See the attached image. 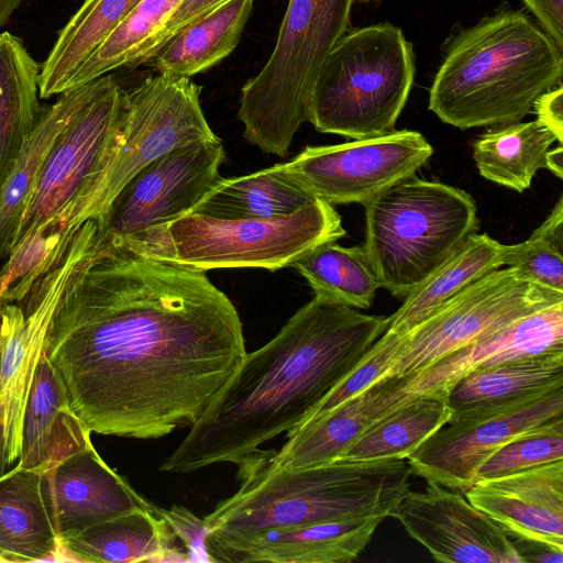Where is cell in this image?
<instances>
[{"label":"cell","instance_id":"cell-1","mask_svg":"<svg viewBox=\"0 0 563 563\" xmlns=\"http://www.w3.org/2000/svg\"><path fill=\"white\" fill-rule=\"evenodd\" d=\"M246 353L239 313L206 272L97 234L44 344L91 433L143 440L192 427Z\"/></svg>","mask_w":563,"mask_h":563},{"label":"cell","instance_id":"cell-2","mask_svg":"<svg viewBox=\"0 0 563 563\" xmlns=\"http://www.w3.org/2000/svg\"><path fill=\"white\" fill-rule=\"evenodd\" d=\"M388 319L314 296L262 347L246 353L210 409L159 470L239 465L303 423L386 331Z\"/></svg>","mask_w":563,"mask_h":563},{"label":"cell","instance_id":"cell-3","mask_svg":"<svg viewBox=\"0 0 563 563\" xmlns=\"http://www.w3.org/2000/svg\"><path fill=\"white\" fill-rule=\"evenodd\" d=\"M562 76L563 49L526 13L501 8L451 37L429 109L461 130L520 122Z\"/></svg>","mask_w":563,"mask_h":563},{"label":"cell","instance_id":"cell-4","mask_svg":"<svg viewBox=\"0 0 563 563\" xmlns=\"http://www.w3.org/2000/svg\"><path fill=\"white\" fill-rule=\"evenodd\" d=\"M405 460L344 461L268 470L250 456L239 464L240 488L203 520L210 532L245 536L329 521L386 519L410 490Z\"/></svg>","mask_w":563,"mask_h":563},{"label":"cell","instance_id":"cell-5","mask_svg":"<svg viewBox=\"0 0 563 563\" xmlns=\"http://www.w3.org/2000/svg\"><path fill=\"white\" fill-rule=\"evenodd\" d=\"M332 205L319 199L272 219H221L189 213L115 242L151 258L208 272L278 271L316 247L345 235Z\"/></svg>","mask_w":563,"mask_h":563},{"label":"cell","instance_id":"cell-6","mask_svg":"<svg viewBox=\"0 0 563 563\" xmlns=\"http://www.w3.org/2000/svg\"><path fill=\"white\" fill-rule=\"evenodd\" d=\"M362 245L379 288L405 298L479 229L463 189L411 176L364 205Z\"/></svg>","mask_w":563,"mask_h":563},{"label":"cell","instance_id":"cell-7","mask_svg":"<svg viewBox=\"0 0 563 563\" xmlns=\"http://www.w3.org/2000/svg\"><path fill=\"white\" fill-rule=\"evenodd\" d=\"M415 74L412 45L400 27L380 22L349 30L320 68L308 121L321 133L353 140L390 133Z\"/></svg>","mask_w":563,"mask_h":563},{"label":"cell","instance_id":"cell-8","mask_svg":"<svg viewBox=\"0 0 563 563\" xmlns=\"http://www.w3.org/2000/svg\"><path fill=\"white\" fill-rule=\"evenodd\" d=\"M353 2L288 0L269 58L241 89L238 118L247 142L267 154H288L298 129L309 120L320 68L350 30Z\"/></svg>","mask_w":563,"mask_h":563},{"label":"cell","instance_id":"cell-9","mask_svg":"<svg viewBox=\"0 0 563 563\" xmlns=\"http://www.w3.org/2000/svg\"><path fill=\"white\" fill-rule=\"evenodd\" d=\"M82 88L78 107L43 164L13 246L41 225L70 239L78 229L77 213L113 159L121 141L125 90L110 73Z\"/></svg>","mask_w":563,"mask_h":563},{"label":"cell","instance_id":"cell-10","mask_svg":"<svg viewBox=\"0 0 563 563\" xmlns=\"http://www.w3.org/2000/svg\"><path fill=\"white\" fill-rule=\"evenodd\" d=\"M563 301V294L539 286L504 266L455 294L408 331L386 377L407 376L508 324Z\"/></svg>","mask_w":563,"mask_h":563},{"label":"cell","instance_id":"cell-11","mask_svg":"<svg viewBox=\"0 0 563 563\" xmlns=\"http://www.w3.org/2000/svg\"><path fill=\"white\" fill-rule=\"evenodd\" d=\"M200 92L190 78L167 74L150 76L125 91L121 141L79 211L81 223L99 219L122 187L154 159L190 143L219 139L202 112Z\"/></svg>","mask_w":563,"mask_h":563},{"label":"cell","instance_id":"cell-12","mask_svg":"<svg viewBox=\"0 0 563 563\" xmlns=\"http://www.w3.org/2000/svg\"><path fill=\"white\" fill-rule=\"evenodd\" d=\"M97 228L93 219L84 222L66 252L26 297L0 308V407L7 465L20 456L26 400L52 317L70 276L93 249Z\"/></svg>","mask_w":563,"mask_h":563},{"label":"cell","instance_id":"cell-13","mask_svg":"<svg viewBox=\"0 0 563 563\" xmlns=\"http://www.w3.org/2000/svg\"><path fill=\"white\" fill-rule=\"evenodd\" d=\"M563 417V387L452 413L407 460L412 474L465 492L479 467L517 435Z\"/></svg>","mask_w":563,"mask_h":563},{"label":"cell","instance_id":"cell-14","mask_svg":"<svg viewBox=\"0 0 563 563\" xmlns=\"http://www.w3.org/2000/svg\"><path fill=\"white\" fill-rule=\"evenodd\" d=\"M432 153L421 133L394 130L376 137L307 146L283 167L313 196L332 206L365 205L415 176Z\"/></svg>","mask_w":563,"mask_h":563},{"label":"cell","instance_id":"cell-15","mask_svg":"<svg viewBox=\"0 0 563 563\" xmlns=\"http://www.w3.org/2000/svg\"><path fill=\"white\" fill-rule=\"evenodd\" d=\"M220 139L177 147L140 169L97 219V236L119 241L186 216L219 184Z\"/></svg>","mask_w":563,"mask_h":563},{"label":"cell","instance_id":"cell-16","mask_svg":"<svg viewBox=\"0 0 563 563\" xmlns=\"http://www.w3.org/2000/svg\"><path fill=\"white\" fill-rule=\"evenodd\" d=\"M408 490L389 517L439 562L521 563L510 536L467 498L433 482Z\"/></svg>","mask_w":563,"mask_h":563},{"label":"cell","instance_id":"cell-17","mask_svg":"<svg viewBox=\"0 0 563 563\" xmlns=\"http://www.w3.org/2000/svg\"><path fill=\"white\" fill-rule=\"evenodd\" d=\"M42 494L58 537L129 512L158 509L114 472L92 443L43 472Z\"/></svg>","mask_w":563,"mask_h":563},{"label":"cell","instance_id":"cell-18","mask_svg":"<svg viewBox=\"0 0 563 563\" xmlns=\"http://www.w3.org/2000/svg\"><path fill=\"white\" fill-rule=\"evenodd\" d=\"M383 518L266 529L245 536L208 532L210 562L345 563L371 541Z\"/></svg>","mask_w":563,"mask_h":563},{"label":"cell","instance_id":"cell-19","mask_svg":"<svg viewBox=\"0 0 563 563\" xmlns=\"http://www.w3.org/2000/svg\"><path fill=\"white\" fill-rule=\"evenodd\" d=\"M465 494L510 537L563 549V460L478 479Z\"/></svg>","mask_w":563,"mask_h":563},{"label":"cell","instance_id":"cell-20","mask_svg":"<svg viewBox=\"0 0 563 563\" xmlns=\"http://www.w3.org/2000/svg\"><path fill=\"white\" fill-rule=\"evenodd\" d=\"M561 347L563 301L518 319L413 374L401 376L404 402L420 396L446 400L451 387L476 368Z\"/></svg>","mask_w":563,"mask_h":563},{"label":"cell","instance_id":"cell-21","mask_svg":"<svg viewBox=\"0 0 563 563\" xmlns=\"http://www.w3.org/2000/svg\"><path fill=\"white\" fill-rule=\"evenodd\" d=\"M400 376L375 383L327 415L287 432L278 452L253 457L268 470L302 468L339 460L375 421L400 405Z\"/></svg>","mask_w":563,"mask_h":563},{"label":"cell","instance_id":"cell-22","mask_svg":"<svg viewBox=\"0 0 563 563\" xmlns=\"http://www.w3.org/2000/svg\"><path fill=\"white\" fill-rule=\"evenodd\" d=\"M90 434L74 411L60 375L43 354L26 400L18 464L45 472L91 443Z\"/></svg>","mask_w":563,"mask_h":563},{"label":"cell","instance_id":"cell-23","mask_svg":"<svg viewBox=\"0 0 563 563\" xmlns=\"http://www.w3.org/2000/svg\"><path fill=\"white\" fill-rule=\"evenodd\" d=\"M158 509L129 512L60 536L57 560L63 554V561L90 563L188 562Z\"/></svg>","mask_w":563,"mask_h":563},{"label":"cell","instance_id":"cell-24","mask_svg":"<svg viewBox=\"0 0 563 563\" xmlns=\"http://www.w3.org/2000/svg\"><path fill=\"white\" fill-rule=\"evenodd\" d=\"M255 0H229L192 20L148 54L140 65L157 74L190 78L228 57L242 38Z\"/></svg>","mask_w":563,"mask_h":563},{"label":"cell","instance_id":"cell-25","mask_svg":"<svg viewBox=\"0 0 563 563\" xmlns=\"http://www.w3.org/2000/svg\"><path fill=\"white\" fill-rule=\"evenodd\" d=\"M42 474L18 464L0 476L2 562L57 561L60 543L44 503Z\"/></svg>","mask_w":563,"mask_h":563},{"label":"cell","instance_id":"cell-26","mask_svg":"<svg viewBox=\"0 0 563 563\" xmlns=\"http://www.w3.org/2000/svg\"><path fill=\"white\" fill-rule=\"evenodd\" d=\"M563 387V347L476 368L449 390L452 413Z\"/></svg>","mask_w":563,"mask_h":563},{"label":"cell","instance_id":"cell-27","mask_svg":"<svg viewBox=\"0 0 563 563\" xmlns=\"http://www.w3.org/2000/svg\"><path fill=\"white\" fill-rule=\"evenodd\" d=\"M40 70L20 37L0 33V191L41 109Z\"/></svg>","mask_w":563,"mask_h":563},{"label":"cell","instance_id":"cell-28","mask_svg":"<svg viewBox=\"0 0 563 563\" xmlns=\"http://www.w3.org/2000/svg\"><path fill=\"white\" fill-rule=\"evenodd\" d=\"M505 244L477 232L468 235L454 253L411 290L402 305L387 317L385 332L400 334L427 314L489 273L504 267Z\"/></svg>","mask_w":563,"mask_h":563},{"label":"cell","instance_id":"cell-29","mask_svg":"<svg viewBox=\"0 0 563 563\" xmlns=\"http://www.w3.org/2000/svg\"><path fill=\"white\" fill-rule=\"evenodd\" d=\"M318 200L283 164H276L245 176L221 178L190 213L221 219H272L291 214Z\"/></svg>","mask_w":563,"mask_h":563},{"label":"cell","instance_id":"cell-30","mask_svg":"<svg viewBox=\"0 0 563 563\" xmlns=\"http://www.w3.org/2000/svg\"><path fill=\"white\" fill-rule=\"evenodd\" d=\"M82 85L41 106L35 125L0 191V258L9 255L43 164L82 97Z\"/></svg>","mask_w":563,"mask_h":563},{"label":"cell","instance_id":"cell-31","mask_svg":"<svg viewBox=\"0 0 563 563\" xmlns=\"http://www.w3.org/2000/svg\"><path fill=\"white\" fill-rule=\"evenodd\" d=\"M140 0H85L58 32L41 65L38 95L49 98L67 90L76 71Z\"/></svg>","mask_w":563,"mask_h":563},{"label":"cell","instance_id":"cell-32","mask_svg":"<svg viewBox=\"0 0 563 563\" xmlns=\"http://www.w3.org/2000/svg\"><path fill=\"white\" fill-rule=\"evenodd\" d=\"M556 141L538 120L515 122L488 130L473 144L481 176L509 189H529L536 173L545 168L547 154Z\"/></svg>","mask_w":563,"mask_h":563},{"label":"cell","instance_id":"cell-33","mask_svg":"<svg viewBox=\"0 0 563 563\" xmlns=\"http://www.w3.org/2000/svg\"><path fill=\"white\" fill-rule=\"evenodd\" d=\"M452 416L446 400L420 396L397 406L368 427L339 460H405Z\"/></svg>","mask_w":563,"mask_h":563},{"label":"cell","instance_id":"cell-34","mask_svg":"<svg viewBox=\"0 0 563 563\" xmlns=\"http://www.w3.org/2000/svg\"><path fill=\"white\" fill-rule=\"evenodd\" d=\"M292 266L308 282L314 296L354 309H368L379 288L362 246L324 243Z\"/></svg>","mask_w":563,"mask_h":563},{"label":"cell","instance_id":"cell-35","mask_svg":"<svg viewBox=\"0 0 563 563\" xmlns=\"http://www.w3.org/2000/svg\"><path fill=\"white\" fill-rule=\"evenodd\" d=\"M181 0H140L76 71L68 89L121 67H136Z\"/></svg>","mask_w":563,"mask_h":563},{"label":"cell","instance_id":"cell-36","mask_svg":"<svg viewBox=\"0 0 563 563\" xmlns=\"http://www.w3.org/2000/svg\"><path fill=\"white\" fill-rule=\"evenodd\" d=\"M504 266L539 286L563 294V197L523 242L505 244Z\"/></svg>","mask_w":563,"mask_h":563},{"label":"cell","instance_id":"cell-37","mask_svg":"<svg viewBox=\"0 0 563 563\" xmlns=\"http://www.w3.org/2000/svg\"><path fill=\"white\" fill-rule=\"evenodd\" d=\"M561 460L563 417L539 424L507 442L479 467L476 481L510 475Z\"/></svg>","mask_w":563,"mask_h":563},{"label":"cell","instance_id":"cell-38","mask_svg":"<svg viewBox=\"0 0 563 563\" xmlns=\"http://www.w3.org/2000/svg\"><path fill=\"white\" fill-rule=\"evenodd\" d=\"M399 340V334L384 332L363 358L324 397L303 423L317 420L358 396L375 383L385 379L398 349Z\"/></svg>","mask_w":563,"mask_h":563},{"label":"cell","instance_id":"cell-39","mask_svg":"<svg viewBox=\"0 0 563 563\" xmlns=\"http://www.w3.org/2000/svg\"><path fill=\"white\" fill-rule=\"evenodd\" d=\"M158 512L184 543L188 562H210L206 549V537L209 529L203 518L197 517L179 505H174L169 509L159 508Z\"/></svg>","mask_w":563,"mask_h":563},{"label":"cell","instance_id":"cell-40","mask_svg":"<svg viewBox=\"0 0 563 563\" xmlns=\"http://www.w3.org/2000/svg\"><path fill=\"white\" fill-rule=\"evenodd\" d=\"M229 0H181L178 7L169 16L165 26L153 41L148 52L144 55L141 62L151 54L154 49L165 43L174 33H176L184 25L188 24L195 19L206 14L207 12L216 9Z\"/></svg>","mask_w":563,"mask_h":563},{"label":"cell","instance_id":"cell-41","mask_svg":"<svg viewBox=\"0 0 563 563\" xmlns=\"http://www.w3.org/2000/svg\"><path fill=\"white\" fill-rule=\"evenodd\" d=\"M544 32L563 49V0H521Z\"/></svg>","mask_w":563,"mask_h":563},{"label":"cell","instance_id":"cell-42","mask_svg":"<svg viewBox=\"0 0 563 563\" xmlns=\"http://www.w3.org/2000/svg\"><path fill=\"white\" fill-rule=\"evenodd\" d=\"M532 111L537 114V120L548 128L556 137L559 144H562L563 136V86L558 87L541 95L533 104Z\"/></svg>","mask_w":563,"mask_h":563},{"label":"cell","instance_id":"cell-43","mask_svg":"<svg viewBox=\"0 0 563 563\" xmlns=\"http://www.w3.org/2000/svg\"><path fill=\"white\" fill-rule=\"evenodd\" d=\"M512 540L514 548L521 561L526 562H542V563H562L563 549L555 548L548 543L536 540L515 538Z\"/></svg>","mask_w":563,"mask_h":563},{"label":"cell","instance_id":"cell-44","mask_svg":"<svg viewBox=\"0 0 563 563\" xmlns=\"http://www.w3.org/2000/svg\"><path fill=\"white\" fill-rule=\"evenodd\" d=\"M563 163V150L562 144H559L554 150L548 152L545 165L547 169L551 170L560 179L562 178Z\"/></svg>","mask_w":563,"mask_h":563},{"label":"cell","instance_id":"cell-45","mask_svg":"<svg viewBox=\"0 0 563 563\" xmlns=\"http://www.w3.org/2000/svg\"><path fill=\"white\" fill-rule=\"evenodd\" d=\"M23 0H0V27L11 18Z\"/></svg>","mask_w":563,"mask_h":563},{"label":"cell","instance_id":"cell-46","mask_svg":"<svg viewBox=\"0 0 563 563\" xmlns=\"http://www.w3.org/2000/svg\"><path fill=\"white\" fill-rule=\"evenodd\" d=\"M7 462L4 457V437H3V419L2 409L0 407V476L5 473Z\"/></svg>","mask_w":563,"mask_h":563},{"label":"cell","instance_id":"cell-47","mask_svg":"<svg viewBox=\"0 0 563 563\" xmlns=\"http://www.w3.org/2000/svg\"><path fill=\"white\" fill-rule=\"evenodd\" d=\"M382 0H354V2L358 3H373V2H380Z\"/></svg>","mask_w":563,"mask_h":563},{"label":"cell","instance_id":"cell-48","mask_svg":"<svg viewBox=\"0 0 563 563\" xmlns=\"http://www.w3.org/2000/svg\"><path fill=\"white\" fill-rule=\"evenodd\" d=\"M0 562H2L1 558H0Z\"/></svg>","mask_w":563,"mask_h":563}]
</instances>
